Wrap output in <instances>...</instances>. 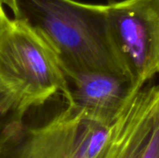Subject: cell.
Listing matches in <instances>:
<instances>
[{"instance_id":"1","label":"cell","mask_w":159,"mask_h":158,"mask_svg":"<svg viewBox=\"0 0 159 158\" xmlns=\"http://www.w3.org/2000/svg\"><path fill=\"white\" fill-rule=\"evenodd\" d=\"M14 19L52 52L63 72L128 74L112 38L106 5L75 0H10Z\"/></svg>"},{"instance_id":"2","label":"cell","mask_w":159,"mask_h":158,"mask_svg":"<svg viewBox=\"0 0 159 158\" xmlns=\"http://www.w3.org/2000/svg\"><path fill=\"white\" fill-rule=\"evenodd\" d=\"M0 82L34 107L64 88L62 69L49 48L0 5Z\"/></svg>"},{"instance_id":"3","label":"cell","mask_w":159,"mask_h":158,"mask_svg":"<svg viewBox=\"0 0 159 158\" xmlns=\"http://www.w3.org/2000/svg\"><path fill=\"white\" fill-rule=\"evenodd\" d=\"M110 126L66 107L48 121L24 127L0 153V158H98Z\"/></svg>"},{"instance_id":"4","label":"cell","mask_w":159,"mask_h":158,"mask_svg":"<svg viewBox=\"0 0 159 158\" xmlns=\"http://www.w3.org/2000/svg\"><path fill=\"white\" fill-rule=\"evenodd\" d=\"M110 33L134 83L143 88L159 74V0L106 5Z\"/></svg>"},{"instance_id":"5","label":"cell","mask_w":159,"mask_h":158,"mask_svg":"<svg viewBox=\"0 0 159 158\" xmlns=\"http://www.w3.org/2000/svg\"><path fill=\"white\" fill-rule=\"evenodd\" d=\"M63 75L61 94L66 104L106 126L116 121L129 101L143 88L128 74L102 70L63 72Z\"/></svg>"},{"instance_id":"6","label":"cell","mask_w":159,"mask_h":158,"mask_svg":"<svg viewBox=\"0 0 159 158\" xmlns=\"http://www.w3.org/2000/svg\"><path fill=\"white\" fill-rule=\"evenodd\" d=\"M159 86L143 87L110 129L98 158H141L146 145Z\"/></svg>"},{"instance_id":"7","label":"cell","mask_w":159,"mask_h":158,"mask_svg":"<svg viewBox=\"0 0 159 158\" xmlns=\"http://www.w3.org/2000/svg\"><path fill=\"white\" fill-rule=\"evenodd\" d=\"M34 104L0 82V153L24 127Z\"/></svg>"},{"instance_id":"8","label":"cell","mask_w":159,"mask_h":158,"mask_svg":"<svg viewBox=\"0 0 159 158\" xmlns=\"http://www.w3.org/2000/svg\"><path fill=\"white\" fill-rule=\"evenodd\" d=\"M141 158H159V88L154 105L149 137Z\"/></svg>"},{"instance_id":"9","label":"cell","mask_w":159,"mask_h":158,"mask_svg":"<svg viewBox=\"0 0 159 158\" xmlns=\"http://www.w3.org/2000/svg\"><path fill=\"white\" fill-rule=\"evenodd\" d=\"M0 4H2V5H7L9 7L10 0H0Z\"/></svg>"},{"instance_id":"10","label":"cell","mask_w":159,"mask_h":158,"mask_svg":"<svg viewBox=\"0 0 159 158\" xmlns=\"http://www.w3.org/2000/svg\"><path fill=\"white\" fill-rule=\"evenodd\" d=\"M0 5H2V4H0Z\"/></svg>"}]
</instances>
